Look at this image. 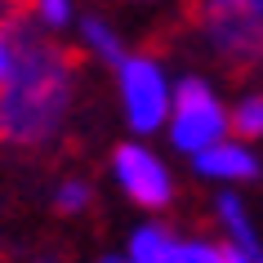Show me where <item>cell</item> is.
<instances>
[{
	"label": "cell",
	"instance_id": "obj_1",
	"mask_svg": "<svg viewBox=\"0 0 263 263\" xmlns=\"http://www.w3.org/2000/svg\"><path fill=\"white\" fill-rule=\"evenodd\" d=\"M76 89V54L41 27L14 23V67L0 81V143L14 152H41L63 134Z\"/></svg>",
	"mask_w": 263,
	"mask_h": 263
},
{
	"label": "cell",
	"instance_id": "obj_2",
	"mask_svg": "<svg viewBox=\"0 0 263 263\" xmlns=\"http://www.w3.org/2000/svg\"><path fill=\"white\" fill-rule=\"evenodd\" d=\"M179 23L205 41L232 81L263 76V0H187Z\"/></svg>",
	"mask_w": 263,
	"mask_h": 263
},
{
	"label": "cell",
	"instance_id": "obj_3",
	"mask_svg": "<svg viewBox=\"0 0 263 263\" xmlns=\"http://www.w3.org/2000/svg\"><path fill=\"white\" fill-rule=\"evenodd\" d=\"M223 134H228V111L219 107V98L210 94L205 81L187 76L170 98V139H174V147L196 156L214 143H223Z\"/></svg>",
	"mask_w": 263,
	"mask_h": 263
},
{
	"label": "cell",
	"instance_id": "obj_4",
	"mask_svg": "<svg viewBox=\"0 0 263 263\" xmlns=\"http://www.w3.org/2000/svg\"><path fill=\"white\" fill-rule=\"evenodd\" d=\"M121 94H125V116L139 134L161 129L170 116V85L165 71L152 54H134L121 63Z\"/></svg>",
	"mask_w": 263,
	"mask_h": 263
},
{
	"label": "cell",
	"instance_id": "obj_5",
	"mask_svg": "<svg viewBox=\"0 0 263 263\" xmlns=\"http://www.w3.org/2000/svg\"><path fill=\"white\" fill-rule=\"evenodd\" d=\"M111 165H116L121 187L134 196L139 205H147V210H165V205H170V196H174L170 174H165V165H161L147 147H139V143H125V147H116Z\"/></svg>",
	"mask_w": 263,
	"mask_h": 263
},
{
	"label": "cell",
	"instance_id": "obj_6",
	"mask_svg": "<svg viewBox=\"0 0 263 263\" xmlns=\"http://www.w3.org/2000/svg\"><path fill=\"white\" fill-rule=\"evenodd\" d=\"M129 263H228V250L205 241H174L165 228H139L129 241Z\"/></svg>",
	"mask_w": 263,
	"mask_h": 263
},
{
	"label": "cell",
	"instance_id": "obj_7",
	"mask_svg": "<svg viewBox=\"0 0 263 263\" xmlns=\"http://www.w3.org/2000/svg\"><path fill=\"white\" fill-rule=\"evenodd\" d=\"M196 170L210 174V179H254L259 161L246 147H236V143H214L205 152H196Z\"/></svg>",
	"mask_w": 263,
	"mask_h": 263
},
{
	"label": "cell",
	"instance_id": "obj_8",
	"mask_svg": "<svg viewBox=\"0 0 263 263\" xmlns=\"http://www.w3.org/2000/svg\"><path fill=\"white\" fill-rule=\"evenodd\" d=\"M219 219H223V228H228V246H236L241 254H250V259L263 263L259 246H254V228H250V219H246V210H241L236 196H219Z\"/></svg>",
	"mask_w": 263,
	"mask_h": 263
},
{
	"label": "cell",
	"instance_id": "obj_9",
	"mask_svg": "<svg viewBox=\"0 0 263 263\" xmlns=\"http://www.w3.org/2000/svg\"><path fill=\"white\" fill-rule=\"evenodd\" d=\"M81 36H85V45H89V54H98L103 63H116V67L125 63L121 41L111 36V27L103 23V18H85V23H81Z\"/></svg>",
	"mask_w": 263,
	"mask_h": 263
},
{
	"label": "cell",
	"instance_id": "obj_10",
	"mask_svg": "<svg viewBox=\"0 0 263 263\" xmlns=\"http://www.w3.org/2000/svg\"><path fill=\"white\" fill-rule=\"evenodd\" d=\"M228 125H232V134H241V139H259L263 134V94H246L236 103V111L228 116Z\"/></svg>",
	"mask_w": 263,
	"mask_h": 263
},
{
	"label": "cell",
	"instance_id": "obj_11",
	"mask_svg": "<svg viewBox=\"0 0 263 263\" xmlns=\"http://www.w3.org/2000/svg\"><path fill=\"white\" fill-rule=\"evenodd\" d=\"M31 23H41L45 31H58L71 23V0H31Z\"/></svg>",
	"mask_w": 263,
	"mask_h": 263
},
{
	"label": "cell",
	"instance_id": "obj_12",
	"mask_svg": "<svg viewBox=\"0 0 263 263\" xmlns=\"http://www.w3.org/2000/svg\"><path fill=\"white\" fill-rule=\"evenodd\" d=\"M89 201H94V192H89V183H81V179L58 183V192H54V205L63 210V214H81Z\"/></svg>",
	"mask_w": 263,
	"mask_h": 263
},
{
	"label": "cell",
	"instance_id": "obj_13",
	"mask_svg": "<svg viewBox=\"0 0 263 263\" xmlns=\"http://www.w3.org/2000/svg\"><path fill=\"white\" fill-rule=\"evenodd\" d=\"M23 18H31V0H0V27H14Z\"/></svg>",
	"mask_w": 263,
	"mask_h": 263
},
{
	"label": "cell",
	"instance_id": "obj_14",
	"mask_svg": "<svg viewBox=\"0 0 263 263\" xmlns=\"http://www.w3.org/2000/svg\"><path fill=\"white\" fill-rule=\"evenodd\" d=\"M14 67V27H0V81Z\"/></svg>",
	"mask_w": 263,
	"mask_h": 263
},
{
	"label": "cell",
	"instance_id": "obj_15",
	"mask_svg": "<svg viewBox=\"0 0 263 263\" xmlns=\"http://www.w3.org/2000/svg\"><path fill=\"white\" fill-rule=\"evenodd\" d=\"M103 263H129V259H116V254H111V259H103Z\"/></svg>",
	"mask_w": 263,
	"mask_h": 263
}]
</instances>
